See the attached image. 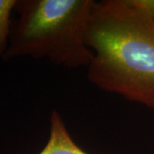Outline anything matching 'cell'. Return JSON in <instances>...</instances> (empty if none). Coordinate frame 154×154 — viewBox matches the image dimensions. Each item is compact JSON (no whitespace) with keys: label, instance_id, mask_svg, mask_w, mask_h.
I'll use <instances>...</instances> for the list:
<instances>
[{"label":"cell","instance_id":"1","mask_svg":"<svg viewBox=\"0 0 154 154\" xmlns=\"http://www.w3.org/2000/svg\"><path fill=\"white\" fill-rule=\"evenodd\" d=\"M87 43L90 82L154 110V0L95 1Z\"/></svg>","mask_w":154,"mask_h":154},{"label":"cell","instance_id":"4","mask_svg":"<svg viewBox=\"0 0 154 154\" xmlns=\"http://www.w3.org/2000/svg\"><path fill=\"white\" fill-rule=\"evenodd\" d=\"M17 0H0V57H3L8 48L11 35V13L14 11Z\"/></svg>","mask_w":154,"mask_h":154},{"label":"cell","instance_id":"3","mask_svg":"<svg viewBox=\"0 0 154 154\" xmlns=\"http://www.w3.org/2000/svg\"><path fill=\"white\" fill-rule=\"evenodd\" d=\"M38 154H90L78 146L67 128L59 112L52 110L50 116L48 140Z\"/></svg>","mask_w":154,"mask_h":154},{"label":"cell","instance_id":"2","mask_svg":"<svg viewBox=\"0 0 154 154\" xmlns=\"http://www.w3.org/2000/svg\"><path fill=\"white\" fill-rule=\"evenodd\" d=\"M94 0H17L8 48L3 57L46 58L66 69L88 68L87 43Z\"/></svg>","mask_w":154,"mask_h":154}]
</instances>
